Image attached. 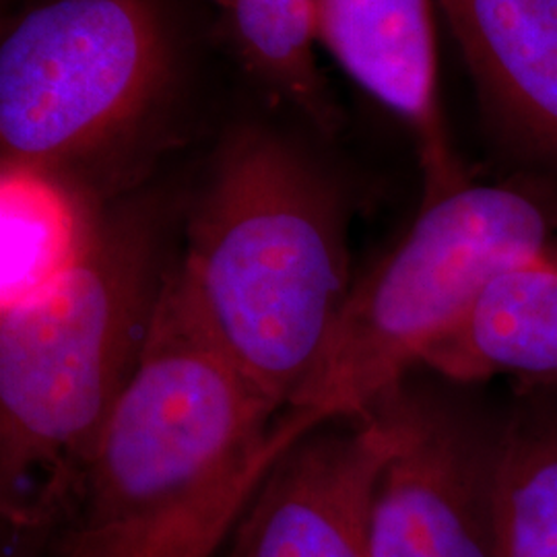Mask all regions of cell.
Segmentation results:
<instances>
[{
    "mask_svg": "<svg viewBox=\"0 0 557 557\" xmlns=\"http://www.w3.org/2000/svg\"><path fill=\"white\" fill-rule=\"evenodd\" d=\"M397 444L382 400L314 428L260 481L223 557H372V502Z\"/></svg>",
    "mask_w": 557,
    "mask_h": 557,
    "instance_id": "52a82bcc",
    "label": "cell"
},
{
    "mask_svg": "<svg viewBox=\"0 0 557 557\" xmlns=\"http://www.w3.org/2000/svg\"><path fill=\"white\" fill-rule=\"evenodd\" d=\"M494 557H557V413L520 409L499 432Z\"/></svg>",
    "mask_w": 557,
    "mask_h": 557,
    "instance_id": "7c38bea8",
    "label": "cell"
},
{
    "mask_svg": "<svg viewBox=\"0 0 557 557\" xmlns=\"http://www.w3.org/2000/svg\"><path fill=\"white\" fill-rule=\"evenodd\" d=\"M168 48L149 0H50L0 46L2 168L73 172L126 139L160 98Z\"/></svg>",
    "mask_w": 557,
    "mask_h": 557,
    "instance_id": "5b68a950",
    "label": "cell"
},
{
    "mask_svg": "<svg viewBox=\"0 0 557 557\" xmlns=\"http://www.w3.org/2000/svg\"><path fill=\"white\" fill-rule=\"evenodd\" d=\"M382 400L398 444L372 502V557H494L499 434L409 382Z\"/></svg>",
    "mask_w": 557,
    "mask_h": 557,
    "instance_id": "8992f818",
    "label": "cell"
},
{
    "mask_svg": "<svg viewBox=\"0 0 557 557\" xmlns=\"http://www.w3.org/2000/svg\"><path fill=\"white\" fill-rule=\"evenodd\" d=\"M172 283L221 358L287 409L354 289L337 186L287 143L242 131L193 209Z\"/></svg>",
    "mask_w": 557,
    "mask_h": 557,
    "instance_id": "7a4b0ae2",
    "label": "cell"
},
{
    "mask_svg": "<svg viewBox=\"0 0 557 557\" xmlns=\"http://www.w3.org/2000/svg\"><path fill=\"white\" fill-rule=\"evenodd\" d=\"M153 200L101 213L79 262L0 312V496L20 520L50 498L139 372L176 262Z\"/></svg>",
    "mask_w": 557,
    "mask_h": 557,
    "instance_id": "3957f363",
    "label": "cell"
},
{
    "mask_svg": "<svg viewBox=\"0 0 557 557\" xmlns=\"http://www.w3.org/2000/svg\"><path fill=\"white\" fill-rule=\"evenodd\" d=\"M483 98L557 163V0H440Z\"/></svg>",
    "mask_w": 557,
    "mask_h": 557,
    "instance_id": "9c48e42d",
    "label": "cell"
},
{
    "mask_svg": "<svg viewBox=\"0 0 557 557\" xmlns=\"http://www.w3.org/2000/svg\"><path fill=\"white\" fill-rule=\"evenodd\" d=\"M277 413L200 335L170 275L100 436L50 498L4 524L32 527L46 557H218L275 460L319 428Z\"/></svg>",
    "mask_w": 557,
    "mask_h": 557,
    "instance_id": "6da1fadb",
    "label": "cell"
},
{
    "mask_svg": "<svg viewBox=\"0 0 557 557\" xmlns=\"http://www.w3.org/2000/svg\"><path fill=\"white\" fill-rule=\"evenodd\" d=\"M9 535L2 549V557H46L40 537L32 527L7 524Z\"/></svg>",
    "mask_w": 557,
    "mask_h": 557,
    "instance_id": "5bb4252c",
    "label": "cell"
},
{
    "mask_svg": "<svg viewBox=\"0 0 557 557\" xmlns=\"http://www.w3.org/2000/svg\"><path fill=\"white\" fill-rule=\"evenodd\" d=\"M317 38L351 79L407 122L418 140L425 199L467 182L438 106L430 0H319Z\"/></svg>",
    "mask_w": 557,
    "mask_h": 557,
    "instance_id": "ba28073f",
    "label": "cell"
},
{
    "mask_svg": "<svg viewBox=\"0 0 557 557\" xmlns=\"http://www.w3.org/2000/svg\"><path fill=\"white\" fill-rule=\"evenodd\" d=\"M421 366L455 382L496 374L557 380V255L494 278Z\"/></svg>",
    "mask_w": 557,
    "mask_h": 557,
    "instance_id": "30bf717a",
    "label": "cell"
},
{
    "mask_svg": "<svg viewBox=\"0 0 557 557\" xmlns=\"http://www.w3.org/2000/svg\"><path fill=\"white\" fill-rule=\"evenodd\" d=\"M220 2L248 66L320 128H333L335 110L314 59V0Z\"/></svg>",
    "mask_w": 557,
    "mask_h": 557,
    "instance_id": "4fadbf2b",
    "label": "cell"
},
{
    "mask_svg": "<svg viewBox=\"0 0 557 557\" xmlns=\"http://www.w3.org/2000/svg\"><path fill=\"white\" fill-rule=\"evenodd\" d=\"M317 2H319V0H314V7H317Z\"/></svg>",
    "mask_w": 557,
    "mask_h": 557,
    "instance_id": "9a60e30c",
    "label": "cell"
},
{
    "mask_svg": "<svg viewBox=\"0 0 557 557\" xmlns=\"http://www.w3.org/2000/svg\"><path fill=\"white\" fill-rule=\"evenodd\" d=\"M557 215L517 186L465 184L418 220L354 289L287 409L317 423L366 416L446 337L494 278L557 255Z\"/></svg>",
    "mask_w": 557,
    "mask_h": 557,
    "instance_id": "277c9868",
    "label": "cell"
},
{
    "mask_svg": "<svg viewBox=\"0 0 557 557\" xmlns=\"http://www.w3.org/2000/svg\"><path fill=\"white\" fill-rule=\"evenodd\" d=\"M100 218L79 184L34 168H2L0 312L54 287L79 262Z\"/></svg>",
    "mask_w": 557,
    "mask_h": 557,
    "instance_id": "8fae6325",
    "label": "cell"
}]
</instances>
